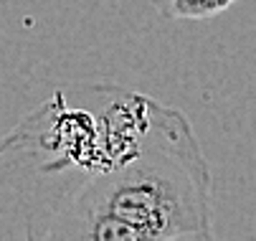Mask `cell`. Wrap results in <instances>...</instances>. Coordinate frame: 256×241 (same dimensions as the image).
I'll use <instances>...</instances> for the list:
<instances>
[{
  "label": "cell",
  "instance_id": "2",
  "mask_svg": "<svg viewBox=\"0 0 256 241\" xmlns=\"http://www.w3.org/2000/svg\"><path fill=\"white\" fill-rule=\"evenodd\" d=\"M148 3L170 20H203L226 13L236 0H148Z\"/></svg>",
  "mask_w": 256,
  "mask_h": 241
},
{
  "label": "cell",
  "instance_id": "1",
  "mask_svg": "<svg viewBox=\"0 0 256 241\" xmlns=\"http://www.w3.org/2000/svg\"><path fill=\"white\" fill-rule=\"evenodd\" d=\"M213 183L188 117L160 104L144 148L92 178L38 238L206 241L213 238Z\"/></svg>",
  "mask_w": 256,
  "mask_h": 241
}]
</instances>
